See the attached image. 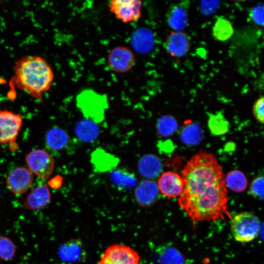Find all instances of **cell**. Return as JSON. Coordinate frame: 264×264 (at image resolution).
<instances>
[{"instance_id":"1","label":"cell","mask_w":264,"mask_h":264,"mask_svg":"<svg viewBox=\"0 0 264 264\" xmlns=\"http://www.w3.org/2000/svg\"><path fill=\"white\" fill-rule=\"evenodd\" d=\"M178 203L194 222L215 220L228 215L227 191L221 167L211 153L194 155L182 170Z\"/></svg>"},{"instance_id":"2","label":"cell","mask_w":264,"mask_h":264,"mask_svg":"<svg viewBox=\"0 0 264 264\" xmlns=\"http://www.w3.org/2000/svg\"><path fill=\"white\" fill-rule=\"evenodd\" d=\"M11 86H16L32 97L42 101L52 86L54 74L48 61L39 55L23 56L13 66Z\"/></svg>"},{"instance_id":"3","label":"cell","mask_w":264,"mask_h":264,"mask_svg":"<svg viewBox=\"0 0 264 264\" xmlns=\"http://www.w3.org/2000/svg\"><path fill=\"white\" fill-rule=\"evenodd\" d=\"M77 106L84 116L94 122L102 121L108 108L106 97L93 90L87 89L81 92L76 98Z\"/></svg>"},{"instance_id":"4","label":"cell","mask_w":264,"mask_h":264,"mask_svg":"<svg viewBox=\"0 0 264 264\" xmlns=\"http://www.w3.org/2000/svg\"><path fill=\"white\" fill-rule=\"evenodd\" d=\"M231 229L237 241L249 242L258 236L260 221L258 218L252 213L247 212L240 213L233 218Z\"/></svg>"},{"instance_id":"5","label":"cell","mask_w":264,"mask_h":264,"mask_svg":"<svg viewBox=\"0 0 264 264\" xmlns=\"http://www.w3.org/2000/svg\"><path fill=\"white\" fill-rule=\"evenodd\" d=\"M22 122L20 114L0 108V144H8L14 150Z\"/></svg>"},{"instance_id":"6","label":"cell","mask_w":264,"mask_h":264,"mask_svg":"<svg viewBox=\"0 0 264 264\" xmlns=\"http://www.w3.org/2000/svg\"><path fill=\"white\" fill-rule=\"evenodd\" d=\"M140 260L138 253L132 248L114 244L104 251L98 264H139Z\"/></svg>"},{"instance_id":"7","label":"cell","mask_w":264,"mask_h":264,"mask_svg":"<svg viewBox=\"0 0 264 264\" xmlns=\"http://www.w3.org/2000/svg\"><path fill=\"white\" fill-rule=\"evenodd\" d=\"M28 169L42 179H47L54 169V161L46 151L36 149L30 152L25 156Z\"/></svg>"},{"instance_id":"8","label":"cell","mask_w":264,"mask_h":264,"mask_svg":"<svg viewBox=\"0 0 264 264\" xmlns=\"http://www.w3.org/2000/svg\"><path fill=\"white\" fill-rule=\"evenodd\" d=\"M108 6L110 12L124 23L136 22L141 16L142 1L139 0H112Z\"/></svg>"},{"instance_id":"9","label":"cell","mask_w":264,"mask_h":264,"mask_svg":"<svg viewBox=\"0 0 264 264\" xmlns=\"http://www.w3.org/2000/svg\"><path fill=\"white\" fill-rule=\"evenodd\" d=\"M107 63L110 68L117 73L130 70L135 63V57L131 50L123 46L113 48L109 53Z\"/></svg>"},{"instance_id":"10","label":"cell","mask_w":264,"mask_h":264,"mask_svg":"<svg viewBox=\"0 0 264 264\" xmlns=\"http://www.w3.org/2000/svg\"><path fill=\"white\" fill-rule=\"evenodd\" d=\"M33 182L32 173L25 167H19L11 171L6 179L8 189L13 194L20 195L28 191Z\"/></svg>"},{"instance_id":"11","label":"cell","mask_w":264,"mask_h":264,"mask_svg":"<svg viewBox=\"0 0 264 264\" xmlns=\"http://www.w3.org/2000/svg\"><path fill=\"white\" fill-rule=\"evenodd\" d=\"M191 45L189 36L182 31L170 32L164 43V47L169 54L175 57H181L189 51Z\"/></svg>"},{"instance_id":"12","label":"cell","mask_w":264,"mask_h":264,"mask_svg":"<svg viewBox=\"0 0 264 264\" xmlns=\"http://www.w3.org/2000/svg\"><path fill=\"white\" fill-rule=\"evenodd\" d=\"M159 191L165 196L174 198L179 196L183 190V182L177 173L169 171L162 174L157 185Z\"/></svg>"},{"instance_id":"13","label":"cell","mask_w":264,"mask_h":264,"mask_svg":"<svg viewBox=\"0 0 264 264\" xmlns=\"http://www.w3.org/2000/svg\"><path fill=\"white\" fill-rule=\"evenodd\" d=\"M51 200L50 190L46 184L35 187L28 195L23 202V207L28 210H40L48 205Z\"/></svg>"},{"instance_id":"14","label":"cell","mask_w":264,"mask_h":264,"mask_svg":"<svg viewBox=\"0 0 264 264\" xmlns=\"http://www.w3.org/2000/svg\"><path fill=\"white\" fill-rule=\"evenodd\" d=\"M188 1L172 5L167 14V21L169 25L176 31H181L187 26L188 18L187 9Z\"/></svg>"},{"instance_id":"15","label":"cell","mask_w":264,"mask_h":264,"mask_svg":"<svg viewBox=\"0 0 264 264\" xmlns=\"http://www.w3.org/2000/svg\"><path fill=\"white\" fill-rule=\"evenodd\" d=\"M159 189L155 182L150 179L141 181L135 191V198L138 203L142 206H148L157 199Z\"/></svg>"},{"instance_id":"16","label":"cell","mask_w":264,"mask_h":264,"mask_svg":"<svg viewBox=\"0 0 264 264\" xmlns=\"http://www.w3.org/2000/svg\"><path fill=\"white\" fill-rule=\"evenodd\" d=\"M140 174L148 179L157 177L162 171V164L159 159L152 154L142 156L138 164Z\"/></svg>"},{"instance_id":"17","label":"cell","mask_w":264,"mask_h":264,"mask_svg":"<svg viewBox=\"0 0 264 264\" xmlns=\"http://www.w3.org/2000/svg\"><path fill=\"white\" fill-rule=\"evenodd\" d=\"M110 178L112 183L120 189H130L133 188L137 182L134 174L123 168L112 170Z\"/></svg>"},{"instance_id":"18","label":"cell","mask_w":264,"mask_h":264,"mask_svg":"<svg viewBox=\"0 0 264 264\" xmlns=\"http://www.w3.org/2000/svg\"><path fill=\"white\" fill-rule=\"evenodd\" d=\"M154 38L152 32L147 29H140L133 35L132 44L134 49L140 53H148L153 48Z\"/></svg>"},{"instance_id":"19","label":"cell","mask_w":264,"mask_h":264,"mask_svg":"<svg viewBox=\"0 0 264 264\" xmlns=\"http://www.w3.org/2000/svg\"><path fill=\"white\" fill-rule=\"evenodd\" d=\"M91 161L96 169L105 172L114 168L118 159L102 149H97L92 154Z\"/></svg>"},{"instance_id":"20","label":"cell","mask_w":264,"mask_h":264,"mask_svg":"<svg viewBox=\"0 0 264 264\" xmlns=\"http://www.w3.org/2000/svg\"><path fill=\"white\" fill-rule=\"evenodd\" d=\"M75 133L81 140L89 142L95 140L99 133L98 126L89 119L82 120L78 122L75 127Z\"/></svg>"},{"instance_id":"21","label":"cell","mask_w":264,"mask_h":264,"mask_svg":"<svg viewBox=\"0 0 264 264\" xmlns=\"http://www.w3.org/2000/svg\"><path fill=\"white\" fill-rule=\"evenodd\" d=\"M68 140L67 133L59 128L50 129L45 135V141L47 148L52 150H60L65 147Z\"/></svg>"},{"instance_id":"22","label":"cell","mask_w":264,"mask_h":264,"mask_svg":"<svg viewBox=\"0 0 264 264\" xmlns=\"http://www.w3.org/2000/svg\"><path fill=\"white\" fill-rule=\"evenodd\" d=\"M213 36L218 41H227L233 35L234 28L232 23L226 19L220 17L217 19L212 30Z\"/></svg>"},{"instance_id":"23","label":"cell","mask_w":264,"mask_h":264,"mask_svg":"<svg viewBox=\"0 0 264 264\" xmlns=\"http://www.w3.org/2000/svg\"><path fill=\"white\" fill-rule=\"evenodd\" d=\"M81 250L80 243L77 241L71 240L61 245L58 250V255L64 261L73 262L79 259Z\"/></svg>"},{"instance_id":"24","label":"cell","mask_w":264,"mask_h":264,"mask_svg":"<svg viewBox=\"0 0 264 264\" xmlns=\"http://www.w3.org/2000/svg\"><path fill=\"white\" fill-rule=\"evenodd\" d=\"M225 182L231 190L236 192H242L247 185L245 176L239 170H233L229 172L225 176Z\"/></svg>"},{"instance_id":"25","label":"cell","mask_w":264,"mask_h":264,"mask_svg":"<svg viewBox=\"0 0 264 264\" xmlns=\"http://www.w3.org/2000/svg\"><path fill=\"white\" fill-rule=\"evenodd\" d=\"M208 126L212 133L216 135L224 134L229 129V123L221 113L211 115Z\"/></svg>"},{"instance_id":"26","label":"cell","mask_w":264,"mask_h":264,"mask_svg":"<svg viewBox=\"0 0 264 264\" xmlns=\"http://www.w3.org/2000/svg\"><path fill=\"white\" fill-rule=\"evenodd\" d=\"M177 127L176 120L169 115L161 117L157 122V129L158 133L163 136L172 135L176 130Z\"/></svg>"},{"instance_id":"27","label":"cell","mask_w":264,"mask_h":264,"mask_svg":"<svg viewBox=\"0 0 264 264\" xmlns=\"http://www.w3.org/2000/svg\"><path fill=\"white\" fill-rule=\"evenodd\" d=\"M201 134L199 127L197 124H192L183 129L181 132V138L187 144H195L200 140Z\"/></svg>"},{"instance_id":"28","label":"cell","mask_w":264,"mask_h":264,"mask_svg":"<svg viewBox=\"0 0 264 264\" xmlns=\"http://www.w3.org/2000/svg\"><path fill=\"white\" fill-rule=\"evenodd\" d=\"M16 246L11 239L5 236L0 237V259L11 260L16 253Z\"/></svg>"},{"instance_id":"29","label":"cell","mask_w":264,"mask_h":264,"mask_svg":"<svg viewBox=\"0 0 264 264\" xmlns=\"http://www.w3.org/2000/svg\"><path fill=\"white\" fill-rule=\"evenodd\" d=\"M249 192L253 197L263 199L264 178L263 176H258L253 180L250 186Z\"/></svg>"},{"instance_id":"30","label":"cell","mask_w":264,"mask_h":264,"mask_svg":"<svg viewBox=\"0 0 264 264\" xmlns=\"http://www.w3.org/2000/svg\"><path fill=\"white\" fill-rule=\"evenodd\" d=\"M264 5L259 4L252 7L249 16L256 25L263 26L264 25Z\"/></svg>"},{"instance_id":"31","label":"cell","mask_w":264,"mask_h":264,"mask_svg":"<svg viewBox=\"0 0 264 264\" xmlns=\"http://www.w3.org/2000/svg\"><path fill=\"white\" fill-rule=\"evenodd\" d=\"M264 98L259 97L255 102L253 107V113L258 121L264 123Z\"/></svg>"},{"instance_id":"32","label":"cell","mask_w":264,"mask_h":264,"mask_svg":"<svg viewBox=\"0 0 264 264\" xmlns=\"http://www.w3.org/2000/svg\"><path fill=\"white\" fill-rule=\"evenodd\" d=\"M205 3H202V11L206 14L212 13L217 7L218 1H215L210 3V1H204Z\"/></svg>"},{"instance_id":"33","label":"cell","mask_w":264,"mask_h":264,"mask_svg":"<svg viewBox=\"0 0 264 264\" xmlns=\"http://www.w3.org/2000/svg\"><path fill=\"white\" fill-rule=\"evenodd\" d=\"M54 181H55V183L52 186L53 188H58L61 186L62 179L61 176L56 177Z\"/></svg>"},{"instance_id":"34","label":"cell","mask_w":264,"mask_h":264,"mask_svg":"<svg viewBox=\"0 0 264 264\" xmlns=\"http://www.w3.org/2000/svg\"><path fill=\"white\" fill-rule=\"evenodd\" d=\"M1 1H0V3H1Z\"/></svg>"}]
</instances>
